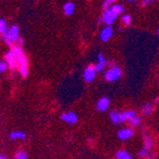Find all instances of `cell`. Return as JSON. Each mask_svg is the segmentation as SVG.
<instances>
[{"label": "cell", "mask_w": 159, "mask_h": 159, "mask_svg": "<svg viewBox=\"0 0 159 159\" xmlns=\"http://www.w3.org/2000/svg\"><path fill=\"white\" fill-rule=\"evenodd\" d=\"M5 60L8 65V67L11 70H15V69L18 67V61H17V56L12 51H8V52L5 55Z\"/></svg>", "instance_id": "5"}, {"label": "cell", "mask_w": 159, "mask_h": 159, "mask_svg": "<svg viewBox=\"0 0 159 159\" xmlns=\"http://www.w3.org/2000/svg\"><path fill=\"white\" fill-rule=\"evenodd\" d=\"M28 158V155H27L26 151L24 150H19L16 152V155H15V158L13 159H27Z\"/></svg>", "instance_id": "21"}, {"label": "cell", "mask_w": 159, "mask_h": 159, "mask_svg": "<svg viewBox=\"0 0 159 159\" xmlns=\"http://www.w3.org/2000/svg\"><path fill=\"white\" fill-rule=\"evenodd\" d=\"M1 39H2L7 45L12 47V43H18L19 39H20V36H19V27L16 26V25L10 26V28H9L5 34H1Z\"/></svg>", "instance_id": "2"}, {"label": "cell", "mask_w": 159, "mask_h": 159, "mask_svg": "<svg viewBox=\"0 0 159 159\" xmlns=\"http://www.w3.org/2000/svg\"><path fill=\"white\" fill-rule=\"evenodd\" d=\"M152 105H150V103H145L143 106V108H141V111H143V114H145V115H149V114H151V111H152Z\"/></svg>", "instance_id": "19"}, {"label": "cell", "mask_w": 159, "mask_h": 159, "mask_svg": "<svg viewBox=\"0 0 159 159\" xmlns=\"http://www.w3.org/2000/svg\"><path fill=\"white\" fill-rule=\"evenodd\" d=\"M109 118H110V120L114 122L115 125H119V124L125 121L122 112L118 111V110H111V111L109 112Z\"/></svg>", "instance_id": "7"}, {"label": "cell", "mask_w": 159, "mask_h": 159, "mask_svg": "<svg viewBox=\"0 0 159 159\" xmlns=\"http://www.w3.org/2000/svg\"><path fill=\"white\" fill-rule=\"evenodd\" d=\"M7 30H8V28H7V22H6V20L5 19H0V34H5Z\"/></svg>", "instance_id": "22"}, {"label": "cell", "mask_w": 159, "mask_h": 159, "mask_svg": "<svg viewBox=\"0 0 159 159\" xmlns=\"http://www.w3.org/2000/svg\"><path fill=\"white\" fill-rule=\"evenodd\" d=\"M138 155H139L140 157H143V158H147V159H151L152 157H154L152 155L150 154V152H149L148 149H146V148L141 149V150L138 152Z\"/></svg>", "instance_id": "17"}, {"label": "cell", "mask_w": 159, "mask_h": 159, "mask_svg": "<svg viewBox=\"0 0 159 159\" xmlns=\"http://www.w3.org/2000/svg\"><path fill=\"white\" fill-rule=\"evenodd\" d=\"M2 159H9V158H7L6 156H2Z\"/></svg>", "instance_id": "28"}, {"label": "cell", "mask_w": 159, "mask_h": 159, "mask_svg": "<svg viewBox=\"0 0 159 159\" xmlns=\"http://www.w3.org/2000/svg\"><path fill=\"white\" fill-rule=\"evenodd\" d=\"M110 9H111V10L114 11L115 13H117V15L124 13V7H122L121 5H112Z\"/></svg>", "instance_id": "20"}, {"label": "cell", "mask_w": 159, "mask_h": 159, "mask_svg": "<svg viewBox=\"0 0 159 159\" xmlns=\"http://www.w3.org/2000/svg\"><path fill=\"white\" fill-rule=\"evenodd\" d=\"M140 118L138 116H135L134 118H131V119L129 120V124L131 126H134V127H136V126H139V124H140Z\"/></svg>", "instance_id": "23"}, {"label": "cell", "mask_w": 159, "mask_h": 159, "mask_svg": "<svg viewBox=\"0 0 159 159\" xmlns=\"http://www.w3.org/2000/svg\"><path fill=\"white\" fill-rule=\"evenodd\" d=\"M117 13H115L111 9H107V10L103 11V15H102V18L100 19L101 22H105V25L107 26H110L115 22V20L117 19Z\"/></svg>", "instance_id": "4"}, {"label": "cell", "mask_w": 159, "mask_h": 159, "mask_svg": "<svg viewBox=\"0 0 159 159\" xmlns=\"http://www.w3.org/2000/svg\"><path fill=\"white\" fill-rule=\"evenodd\" d=\"M112 3H114V1H112V0H106V1H103V3H102L103 9H105V10H107V9H110V8H111Z\"/></svg>", "instance_id": "25"}, {"label": "cell", "mask_w": 159, "mask_h": 159, "mask_svg": "<svg viewBox=\"0 0 159 159\" xmlns=\"http://www.w3.org/2000/svg\"><path fill=\"white\" fill-rule=\"evenodd\" d=\"M148 3H149V1H143V6H146V5H148Z\"/></svg>", "instance_id": "27"}, {"label": "cell", "mask_w": 159, "mask_h": 159, "mask_svg": "<svg viewBox=\"0 0 159 159\" xmlns=\"http://www.w3.org/2000/svg\"><path fill=\"white\" fill-rule=\"evenodd\" d=\"M158 34H159V29H158Z\"/></svg>", "instance_id": "30"}, {"label": "cell", "mask_w": 159, "mask_h": 159, "mask_svg": "<svg viewBox=\"0 0 159 159\" xmlns=\"http://www.w3.org/2000/svg\"><path fill=\"white\" fill-rule=\"evenodd\" d=\"M9 138L11 140H16V139H26L27 135L22 131H12V133L9 135Z\"/></svg>", "instance_id": "14"}, {"label": "cell", "mask_w": 159, "mask_h": 159, "mask_svg": "<svg viewBox=\"0 0 159 159\" xmlns=\"http://www.w3.org/2000/svg\"><path fill=\"white\" fill-rule=\"evenodd\" d=\"M122 115H124V119H125V121L126 120L129 121L131 118H134V117L136 116V112H135V110H127V111L122 112Z\"/></svg>", "instance_id": "18"}, {"label": "cell", "mask_w": 159, "mask_h": 159, "mask_svg": "<svg viewBox=\"0 0 159 159\" xmlns=\"http://www.w3.org/2000/svg\"><path fill=\"white\" fill-rule=\"evenodd\" d=\"M112 34H114V30H112L111 27L106 26L100 32V39L106 43V41H108V40L112 37Z\"/></svg>", "instance_id": "11"}, {"label": "cell", "mask_w": 159, "mask_h": 159, "mask_svg": "<svg viewBox=\"0 0 159 159\" xmlns=\"http://www.w3.org/2000/svg\"><path fill=\"white\" fill-rule=\"evenodd\" d=\"M60 118L61 120H64V121H66L67 124H70V125H74V124H76L78 121V116L74 111L65 112V114L61 115Z\"/></svg>", "instance_id": "8"}, {"label": "cell", "mask_w": 159, "mask_h": 159, "mask_svg": "<svg viewBox=\"0 0 159 159\" xmlns=\"http://www.w3.org/2000/svg\"><path fill=\"white\" fill-rule=\"evenodd\" d=\"M120 76H121V69L119 67H111L109 68L106 72H105V79L107 81H115V80L119 79Z\"/></svg>", "instance_id": "3"}, {"label": "cell", "mask_w": 159, "mask_h": 159, "mask_svg": "<svg viewBox=\"0 0 159 159\" xmlns=\"http://www.w3.org/2000/svg\"><path fill=\"white\" fill-rule=\"evenodd\" d=\"M11 51L17 56V61H18V69L19 72L22 77H27L28 76V59L27 56L22 51V48L20 46H12L11 47Z\"/></svg>", "instance_id": "1"}, {"label": "cell", "mask_w": 159, "mask_h": 159, "mask_svg": "<svg viewBox=\"0 0 159 159\" xmlns=\"http://www.w3.org/2000/svg\"><path fill=\"white\" fill-rule=\"evenodd\" d=\"M64 12L66 16H71L72 13H74L75 11V5L74 2H71V1H68V2H66L64 5Z\"/></svg>", "instance_id": "13"}, {"label": "cell", "mask_w": 159, "mask_h": 159, "mask_svg": "<svg viewBox=\"0 0 159 159\" xmlns=\"http://www.w3.org/2000/svg\"><path fill=\"white\" fill-rule=\"evenodd\" d=\"M0 159H2V155H0Z\"/></svg>", "instance_id": "29"}, {"label": "cell", "mask_w": 159, "mask_h": 159, "mask_svg": "<svg viewBox=\"0 0 159 159\" xmlns=\"http://www.w3.org/2000/svg\"><path fill=\"white\" fill-rule=\"evenodd\" d=\"M109 105H110V100L108 97H101L96 103V108L98 109L99 111H106L109 108Z\"/></svg>", "instance_id": "9"}, {"label": "cell", "mask_w": 159, "mask_h": 159, "mask_svg": "<svg viewBox=\"0 0 159 159\" xmlns=\"http://www.w3.org/2000/svg\"><path fill=\"white\" fill-rule=\"evenodd\" d=\"M116 159H133L131 155L126 150H119L116 152Z\"/></svg>", "instance_id": "15"}, {"label": "cell", "mask_w": 159, "mask_h": 159, "mask_svg": "<svg viewBox=\"0 0 159 159\" xmlns=\"http://www.w3.org/2000/svg\"><path fill=\"white\" fill-rule=\"evenodd\" d=\"M107 65V60L105 58L102 53H99L98 55V61H97V64L95 65V68H96V71L97 72H101L102 71V69L106 67Z\"/></svg>", "instance_id": "12"}, {"label": "cell", "mask_w": 159, "mask_h": 159, "mask_svg": "<svg viewBox=\"0 0 159 159\" xmlns=\"http://www.w3.org/2000/svg\"><path fill=\"white\" fill-rule=\"evenodd\" d=\"M143 145H145L143 148L150 150V149L152 148V139H151V137H149V136H145V138H143Z\"/></svg>", "instance_id": "16"}, {"label": "cell", "mask_w": 159, "mask_h": 159, "mask_svg": "<svg viewBox=\"0 0 159 159\" xmlns=\"http://www.w3.org/2000/svg\"><path fill=\"white\" fill-rule=\"evenodd\" d=\"M7 69H8V65H7V62H6V61L0 60V72H5Z\"/></svg>", "instance_id": "26"}, {"label": "cell", "mask_w": 159, "mask_h": 159, "mask_svg": "<svg viewBox=\"0 0 159 159\" xmlns=\"http://www.w3.org/2000/svg\"><path fill=\"white\" fill-rule=\"evenodd\" d=\"M117 136L121 140H127V139H129L130 137L134 136V130L131 128H122V129H120L118 131Z\"/></svg>", "instance_id": "10"}, {"label": "cell", "mask_w": 159, "mask_h": 159, "mask_svg": "<svg viewBox=\"0 0 159 159\" xmlns=\"http://www.w3.org/2000/svg\"><path fill=\"white\" fill-rule=\"evenodd\" d=\"M96 68L93 65H89V66L86 67V69L84 70V79L87 82H91L93 81L96 77Z\"/></svg>", "instance_id": "6"}, {"label": "cell", "mask_w": 159, "mask_h": 159, "mask_svg": "<svg viewBox=\"0 0 159 159\" xmlns=\"http://www.w3.org/2000/svg\"><path fill=\"white\" fill-rule=\"evenodd\" d=\"M122 22H124L126 26H129L130 22H131V17H130V15H124V16H122Z\"/></svg>", "instance_id": "24"}]
</instances>
